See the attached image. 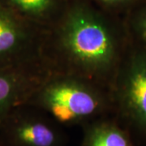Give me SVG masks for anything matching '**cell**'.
<instances>
[{
  "label": "cell",
  "mask_w": 146,
  "mask_h": 146,
  "mask_svg": "<svg viewBox=\"0 0 146 146\" xmlns=\"http://www.w3.org/2000/svg\"><path fill=\"white\" fill-rule=\"evenodd\" d=\"M131 42L125 23L88 0H67L44 32L42 59L51 72L110 89Z\"/></svg>",
  "instance_id": "6da1fadb"
},
{
  "label": "cell",
  "mask_w": 146,
  "mask_h": 146,
  "mask_svg": "<svg viewBox=\"0 0 146 146\" xmlns=\"http://www.w3.org/2000/svg\"><path fill=\"white\" fill-rule=\"evenodd\" d=\"M25 104L46 113L63 127H83L113 112L110 90L87 79L58 72L43 79Z\"/></svg>",
  "instance_id": "7a4b0ae2"
},
{
  "label": "cell",
  "mask_w": 146,
  "mask_h": 146,
  "mask_svg": "<svg viewBox=\"0 0 146 146\" xmlns=\"http://www.w3.org/2000/svg\"><path fill=\"white\" fill-rule=\"evenodd\" d=\"M131 41L110 89L112 115L146 145V48Z\"/></svg>",
  "instance_id": "3957f363"
},
{
  "label": "cell",
  "mask_w": 146,
  "mask_h": 146,
  "mask_svg": "<svg viewBox=\"0 0 146 146\" xmlns=\"http://www.w3.org/2000/svg\"><path fill=\"white\" fill-rule=\"evenodd\" d=\"M63 127L29 104L12 110L0 125L1 146H66Z\"/></svg>",
  "instance_id": "277c9868"
},
{
  "label": "cell",
  "mask_w": 146,
  "mask_h": 146,
  "mask_svg": "<svg viewBox=\"0 0 146 146\" xmlns=\"http://www.w3.org/2000/svg\"><path fill=\"white\" fill-rule=\"evenodd\" d=\"M0 3V68L43 62L44 32Z\"/></svg>",
  "instance_id": "5b68a950"
},
{
  "label": "cell",
  "mask_w": 146,
  "mask_h": 146,
  "mask_svg": "<svg viewBox=\"0 0 146 146\" xmlns=\"http://www.w3.org/2000/svg\"><path fill=\"white\" fill-rule=\"evenodd\" d=\"M50 72L44 62L0 68V125L12 110L26 102Z\"/></svg>",
  "instance_id": "8992f818"
},
{
  "label": "cell",
  "mask_w": 146,
  "mask_h": 146,
  "mask_svg": "<svg viewBox=\"0 0 146 146\" xmlns=\"http://www.w3.org/2000/svg\"><path fill=\"white\" fill-rule=\"evenodd\" d=\"M82 127L81 146H136L133 136L113 115L100 118Z\"/></svg>",
  "instance_id": "52a82bcc"
},
{
  "label": "cell",
  "mask_w": 146,
  "mask_h": 146,
  "mask_svg": "<svg viewBox=\"0 0 146 146\" xmlns=\"http://www.w3.org/2000/svg\"><path fill=\"white\" fill-rule=\"evenodd\" d=\"M67 0H0V3L24 20L46 29L56 20Z\"/></svg>",
  "instance_id": "ba28073f"
},
{
  "label": "cell",
  "mask_w": 146,
  "mask_h": 146,
  "mask_svg": "<svg viewBox=\"0 0 146 146\" xmlns=\"http://www.w3.org/2000/svg\"><path fill=\"white\" fill-rule=\"evenodd\" d=\"M125 25L131 39L146 48V6L134 12Z\"/></svg>",
  "instance_id": "9c48e42d"
},
{
  "label": "cell",
  "mask_w": 146,
  "mask_h": 146,
  "mask_svg": "<svg viewBox=\"0 0 146 146\" xmlns=\"http://www.w3.org/2000/svg\"><path fill=\"white\" fill-rule=\"evenodd\" d=\"M106 11L115 15L133 6L139 0H88Z\"/></svg>",
  "instance_id": "30bf717a"
},
{
  "label": "cell",
  "mask_w": 146,
  "mask_h": 146,
  "mask_svg": "<svg viewBox=\"0 0 146 146\" xmlns=\"http://www.w3.org/2000/svg\"><path fill=\"white\" fill-rule=\"evenodd\" d=\"M0 146H1V145H0Z\"/></svg>",
  "instance_id": "8fae6325"
}]
</instances>
